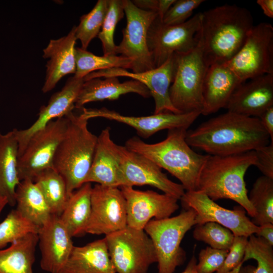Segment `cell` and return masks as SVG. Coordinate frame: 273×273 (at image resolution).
<instances>
[{"label": "cell", "mask_w": 273, "mask_h": 273, "mask_svg": "<svg viewBox=\"0 0 273 273\" xmlns=\"http://www.w3.org/2000/svg\"><path fill=\"white\" fill-rule=\"evenodd\" d=\"M269 136L258 118L227 111L187 130L186 141L208 155L237 154L267 145Z\"/></svg>", "instance_id": "6da1fadb"}, {"label": "cell", "mask_w": 273, "mask_h": 273, "mask_svg": "<svg viewBox=\"0 0 273 273\" xmlns=\"http://www.w3.org/2000/svg\"><path fill=\"white\" fill-rule=\"evenodd\" d=\"M253 25L250 11L235 4L201 13L200 35L208 66L229 61L241 49Z\"/></svg>", "instance_id": "7a4b0ae2"}, {"label": "cell", "mask_w": 273, "mask_h": 273, "mask_svg": "<svg viewBox=\"0 0 273 273\" xmlns=\"http://www.w3.org/2000/svg\"><path fill=\"white\" fill-rule=\"evenodd\" d=\"M188 129L168 130L166 139L148 144L137 136L125 142L131 151L149 159L178 179L186 191H195L202 167L208 156L195 152L186 141Z\"/></svg>", "instance_id": "3957f363"}, {"label": "cell", "mask_w": 273, "mask_h": 273, "mask_svg": "<svg viewBox=\"0 0 273 273\" xmlns=\"http://www.w3.org/2000/svg\"><path fill=\"white\" fill-rule=\"evenodd\" d=\"M256 162L254 151L226 156L208 155L197 190L214 201L221 199L233 200L252 218L255 210L248 199L244 176L248 169L255 166Z\"/></svg>", "instance_id": "277c9868"}, {"label": "cell", "mask_w": 273, "mask_h": 273, "mask_svg": "<svg viewBox=\"0 0 273 273\" xmlns=\"http://www.w3.org/2000/svg\"><path fill=\"white\" fill-rule=\"evenodd\" d=\"M67 127L55 154L53 168L65 180L69 197L85 183L98 136L87 127L88 120L72 111L67 114Z\"/></svg>", "instance_id": "5b68a950"}, {"label": "cell", "mask_w": 273, "mask_h": 273, "mask_svg": "<svg viewBox=\"0 0 273 273\" xmlns=\"http://www.w3.org/2000/svg\"><path fill=\"white\" fill-rule=\"evenodd\" d=\"M175 68L169 88L173 107L180 113L198 111L203 106V85L209 67L200 38L197 45L185 53H174Z\"/></svg>", "instance_id": "8992f818"}, {"label": "cell", "mask_w": 273, "mask_h": 273, "mask_svg": "<svg viewBox=\"0 0 273 273\" xmlns=\"http://www.w3.org/2000/svg\"><path fill=\"white\" fill-rule=\"evenodd\" d=\"M196 213L189 208L178 215L151 220L144 229L153 244L158 263V273H173L186 258L180 247L185 234L196 225Z\"/></svg>", "instance_id": "52a82bcc"}, {"label": "cell", "mask_w": 273, "mask_h": 273, "mask_svg": "<svg viewBox=\"0 0 273 273\" xmlns=\"http://www.w3.org/2000/svg\"><path fill=\"white\" fill-rule=\"evenodd\" d=\"M104 239L116 273H147L157 261L153 244L144 230L127 225Z\"/></svg>", "instance_id": "ba28073f"}, {"label": "cell", "mask_w": 273, "mask_h": 273, "mask_svg": "<svg viewBox=\"0 0 273 273\" xmlns=\"http://www.w3.org/2000/svg\"><path fill=\"white\" fill-rule=\"evenodd\" d=\"M242 83L273 74V27L268 22L253 25L237 53L225 63Z\"/></svg>", "instance_id": "9c48e42d"}, {"label": "cell", "mask_w": 273, "mask_h": 273, "mask_svg": "<svg viewBox=\"0 0 273 273\" xmlns=\"http://www.w3.org/2000/svg\"><path fill=\"white\" fill-rule=\"evenodd\" d=\"M201 12L177 25L164 24L158 17L151 25L147 43L155 68L164 64L174 53H185L198 43L201 29Z\"/></svg>", "instance_id": "30bf717a"}, {"label": "cell", "mask_w": 273, "mask_h": 273, "mask_svg": "<svg viewBox=\"0 0 273 273\" xmlns=\"http://www.w3.org/2000/svg\"><path fill=\"white\" fill-rule=\"evenodd\" d=\"M126 25L122 30L123 37L116 46V54L129 59L130 69L139 73L155 68L149 52L147 36L149 29L158 16L156 12L141 9L130 0H123Z\"/></svg>", "instance_id": "8fae6325"}, {"label": "cell", "mask_w": 273, "mask_h": 273, "mask_svg": "<svg viewBox=\"0 0 273 273\" xmlns=\"http://www.w3.org/2000/svg\"><path fill=\"white\" fill-rule=\"evenodd\" d=\"M66 116L49 122L29 139L18 159V172L20 181L34 180L43 170L53 167L55 154L67 127Z\"/></svg>", "instance_id": "7c38bea8"}, {"label": "cell", "mask_w": 273, "mask_h": 273, "mask_svg": "<svg viewBox=\"0 0 273 273\" xmlns=\"http://www.w3.org/2000/svg\"><path fill=\"white\" fill-rule=\"evenodd\" d=\"M120 188L150 186L179 200L185 191L180 184L170 180L162 169L146 157L118 145Z\"/></svg>", "instance_id": "4fadbf2b"}, {"label": "cell", "mask_w": 273, "mask_h": 273, "mask_svg": "<svg viewBox=\"0 0 273 273\" xmlns=\"http://www.w3.org/2000/svg\"><path fill=\"white\" fill-rule=\"evenodd\" d=\"M90 203L86 233L106 236L127 226L126 201L119 188L95 185L92 189Z\"/></svg>", "instance_id": "5bb4252c"}, {"label": "cell", "mask_w": 273, "mask_h": 273, "mask_svg": "<svg viewBox=\"0 0 273 273\" xmlns=\"http://www.w3.org/2000/svg\"><path fill=\"white\" fill-rule=\"evenodd\" d=\"M180 200L185 208L195 211L196 225L216 222L230 230L235 236L249 237L258 231L259 226L246 215L243 208H224L199 190L185 192Z\"/></svg>", "instance_id": "9a60e30c"}, {"label": "cell", "mask_w": 273, "mask_h": 273, "mask_svg": "<svg viewBox=\"0 0 273 273\" xmlns=\"http://www.w3.org/2000/svg\"><path fill=\"white\" fill-rule=\"evenodd\" d=\"M175 68L174 54L164 64L153 69L134 73L120 68H113L92 72L83 78L84 81L94 78L126 77L143 83L149 90L155 102L154 114L164 112L180 113L172 105L169 88Z\"/></svg>", "instance_id": "2e32d148"}, {"label": "cell", "mask_w": 273, "mask_h": 273, "mask_svg": "<svg viewBox=\"0 0 273 273\" xmlns=\"http://www.w3.org/2000/svg\"><path fill=\"white\" fill-rule=\"evenodd\" d=\"M79 115L88 120L94 118H103L126 124L133 128L138 135L148 138L164 129L188 128L201 115L198 111L185 113L164 112L151 115L133 116L122 115L105 107L100 109H87L83 107Z\"/></svg>", "instance_id": "e0dca14e"}, {"label": "cell", "mask_w": 273, "mask_h": 273, "mask_svg": "<svg viewBox=\"0 0 273 273\" xmlns=\"http://www.w3.org/2000/svg\"><path fill=\"white\" fill-rule=\"evenodd\" d=\"M120 189L126 201L127 225L135 229L144 230L153 218L169 217L179 208L178 199L169 195L130 187L123 186Z\"/></svg>", "instance_id": "ac0fdd59"}, {"label": "cell", "mask_w": 273, "mask_h": 273, "mask_svg": "<svg viewBox=\"0 0 273 273\" xmlns=\"http://www.w3.org/2000/svg\"><path fill=\"white\" fill-rule=\"evenodd\" d=\"M40 267L49 273H60L74 246L72 237L60 216L52 214L38 233Z\"/></svg>", "instance_id": "d6986e66"}, {"label": "cell", "mask_w": 273, "mask_h": 273, "mask_svg": "<svg viewBox=\"0 0 273 273\" xmlns=\"http://www.w3.org/2000/svg\"><path fill=\"white\" fill-rule=\"evenodd\" d=\"M83 83V78L74 75L69 78L61 90L54 94L48 104L40 108L38 118L30 127L22 130L14 128L19 146L18 157L35 132L51 121L65 116L72 111Z\"/></svg>", "instance_id": "ffe728a7"}, {"label": "cell", "mask_w": 273, "mask_h": 273, "mask_svg": "<svg viewBox=\"0 0 273 273\" xmlns=\"http://www.w3.org/2000/svg\"><path fill=\"white\" fill-rule=\"evenodd\" d=\"M273 106V74H266L241 84L225 108L238 114L259 118Z\"/></svg>", "instance_id": "44dd1931"}, {"label": "cell", "mask_w": 273, "mask_h": 273, "mask_svg": "<svg viewBox=\"0 0 273 273\" xmlns=\"http://www.w3.org/2000/svg\"><path fill=\"white\" fill-rule=\"evenodd\" d=\"M75 26H73L65 36L50 40L43 50V58L49 59L42 88L43 93L52 90L62 77L75 73Z\"/></svg>", "instance_id": "7402d4cb"}, {"label": "cell", "mask_w": 273, "mask_h": 273, "mask_svg": "<svg viewBox=\"0 0 273 273\" xmlns=\"http://www.w3.org/2000/svg\"><path fill=\"white\" fill-rule=\"evenodd\" d=\"M242 83L225 63L209 66L203 82L201 114L208 115L225 108L234 91Z\"/></svg>", "instance_id": "603a6c76"}, {"label": "cell", "mask_w": 273, "mask_h": 273, "mask_svg": "<svg viewBox=\"0 0 273 273\" xmlns=\"http://www.w3.org/2000/svg\"><path fill=\"white\" fill-rule=\"evenodd\" d=\"M119 173L118 145L111 139L110 128L107 127L98 136L92 163L84 184L96 183L119 188Z\"/></svg>", "instance_id": "cb8c5ba5"}, {"label": "cell", "mask_w": 273, "mask_h": 273, "mask_svg": "<svg viewBox=\"0 0 273 273\" xmlns=\"http://www.w3.org/2000/svg\"><path fill=\"white\" fill-rule=\"evenodd\" d=\"M128 93L136 94L145 98L151 96L145 85L134 79L120 82L117 77L92 78L84 81L75 108L82 109L84 105L92 102L116 100Z\"/></svg>", "instance_id": "d4e9b609"}, {"label": "cell", "mask_w": 273, "mask_h": 273, "mask_svg": "<svg viewBox=\"0 0 273 273\" xmlns=\"http://www.w3.org/2000/svg\"><path fill=\"white\" fill-rule=\"evenodd\" d=\"M60 273H116L104 238L74 246Z\"/></svg>", "instance_id": "484cf974"}, {"label": "cell", "mask_w": 273, "mask_h": 273, "mask_svg": "<svg viewBox=\"0 0 273 273\" xmlns=\"http://www.w3.org/2000/svg\"><path fill=\"white\" fill-rule=\"evenodd\" d=\"M18 143L14 128L0 132V194L11 206L16 205V190L20 182L18 172Z\"/></svg>", "instance_id": "4316f807"}, {"label": "cell", "mask_w": 273, "mask_h": 273, "mask_svg": "<svg viewBox=\"0 0 273 273\" xmlns=\"http://www.w3.org/2000/svg\"><path fill=\"white\" fill-rule=\"evenodd\" d=\"M37 234H30L0 249V273H33Z\"/></svg>", "instance_id": "83f0119b"}, {"label": "cell", "mask_w": 273, "mask_h": 273, "mask_svg": "<svg viewBox=\"0 0 273 273\" xmlns=\"http://www.w3.org/2000/svg\"><path fill=\"white\" fill-rule=\"evenodd\" d=\"M91 183L84 184L69 197L60 219L72 237L85 234L91 212Z\"/></svg>", "instance_id": "f1b7e54d"}, {"label": "cell", "mask_w": 273, "mask_h": 273, "mask_svg": "<svg viewBox=\"0 0 273 273\" xmlns=\"http://www.w3.org/2000/svg\"><path fill=\"white\" fill-rule=\"evenodd\" d=\"M16 209L24 217L39 227L52 215L41 192L31 179L20 181L16 190Z\"/></svg>", "instance_id": "f546056e"}, {"label": "cell", "mask_w": 273, "mask_h": 273, "mask_svg": "<svg viewBox=\"0 0 273 273\" xmlns=\"http://www.w3.org/2000/svg\"><path fill=\"white\" fill-rule=\"evenodd\" d=\"M33 181L43 196L52 214L60 216L68 199L63 177L52 167L41 172Z\"/></svg>", "instance_id": "4dcf8cb0"}, {"label": "cell", "mask_w": 273, "mask_h": 273, "mask_svg": "<svg viewBox=\"0 0 273 273\" xmlns=\"http://www.w3.org/2000/svg\"><path fill=\"white\" fill-rule=\"evenodd\" d=\"M248 197L255 210L252 223L257 226L273 224V179L264 175L259 177Z\"/></svg>", "instance_id": "1f68e13d"}, {"label": "cell", "mask_w": 273, "mask_h": 273, "mask_svg": "<svg viewBox=\"0 0 273 273\" xmlns=\"http://www.w3.org/2000/svg\"><path fill=\"white\" fill-rule=\"evenodd\" d=\"M76 71L74 76L83 78L88 74L113 68L130 69L131 61L121 55L97 56L81 48H75Z\"/></svg>", "instance_id": "d6a6232c"}, {"label": "cell", "mask_w": 273, "mask_h": 273, "mask_svg": "<svg viewBox=\"0 0 273 273\" xmlns=\"http://www.w3.org/2000/svg\"><path fill=\"white\" fill-rule=\"evenodd\" d=\"M249 237L242 262L253 259L256 261L257 266H242L241 273H273V246L254 235Z\"/></svg>", "instance_id": "836d02e7"}, {"label": "cell", "mask_w": 273, "mask_h": 273, "mask_svg": "<svg viewBox=\"0 0 273 273\" xmlns=\"http://www.w3.org/2000/svg\"><path fill=\"white\" fill-rule=\"evenodd\" d=\"M109 5V0H99L93 9L83 15L75 28V36L81 44V49L86 50L90 41L100 33Z\"/></svg>", "instance_id": "e575fe53"}, {"label": "cell", "mask_w": 273, "mask_h": 273, "mask_svg": "<svg viewBox=\"0 0 273 273\" xmlns=\"http://www.w3.org/2000/svg\"><path fill=\"white\" fill-rule=\"evenodd\" d=\"M39 228L16 209L12 210L0 223V249L28 234H38Z\"/></svg>", "instance_id": "d590c367"}, {"label": "cell", "mask_w": 273, "mask_h": 273, "mask_svg": "<svg viewBox=\"0 0 273 273\" xmlns=\"http://www.w3.org/2000/svg\"><path fill=\"white\" fill-rule=\"evenodd\" d=\"M124 16L123 0H109L107 12L98 36L102 45L104 55H117L114 34L118 23Z\"/></svg>", "instance_id": "8d00e7d4"}, {"label": "cell", "mask_w": 273, "mask_h": 273, "mask_svg": "<svg viewBox=\"0 0 273 273\" xmlns=\"http://www.w3.org/2000/svg\"><path fill=\"white\" fill-rule=\"evenodd\" d=\"M193 237L208 244L212 248L229 250L234 235L227 228L216 222H208L196 225L193 231Z\"/></svg>", "instance_id": "74e56055"}, {"label": "cell", "mask_w": 273, "mask_h": 273, "mask_svg": "<svg viewBox=\"0 0 273 273\" xmlns=\"http://www.w3.org/2000/svg\"><path fill=\"white\" fill-rule=\"evenodd\" d=\"M204 0H176L162 19L164 24L177 25L188 21L193 11L197 8Z\"/></svg>", "instance_id": "f35d334b"}, {"label": "cell", "mask_w": 273, "mask_h": 273, "mask_svg": "<svg viewBox=\"0 0 273 273\" xmlns=\"http://www.w3.org/2000/svg\"><path fill=\"white\" fill-rule=\"evenodd\" d=\"M229 250H221L207 247L202 249L196 264L198 273H213L217 271L222 265Z\"/></svg>", "instance_id": "ab89813d"}, {"label": "cell", "mask_w": 273, "mask_h": 273, "mask_svg": "<svg viewBox=\"0 0 273 273\" xmlns=\"http://www.w3.org/2000/svg\"><path fill=\"white\" fill-rule=\"evenodd\" d=\"M248 237L235 236L233 242L229 249L228 255L220 268L216 273H230L237 267L243 265Z\"/></svg>", "instance_id": "60d3db41"}, {"label": "cell", "mask_w": 273, "mask_h": 273, "mask_svg": "<svg viewBox=\"0 0 273 273\" xmlns=\"http://www.w3.org/2000/svg\"><path fill=\"white\" fill-rule=\"evenodd\" d=\"M255 165L263 175L273 179V142L254 150Z\"/></svg>", "instance_id": "b9f144b4"}, {"label": "cell", "mask_w": 273, "mask_h": 273, "mask_svg": "<svg viewBox=\"0 0 273 273\" xmlns=\"http://www.w3.org/2000/svg\"><path fill=\"white\" fill-rule=\"evenodd\" d=\"M258 118L271 142H273V106L265 111Z\"/></svg>", "instance_id": "7bdbcfd3"}, {"label": "cell", "mask_w": 273, "mask_h": 273, "mask_svg": "<svg viewBox=\"0 0 273 273\" xmlns=\"http://www.w3.org/2000/svg\"><path fill=\"white\" fill-rule=\"evenodd\" d=\"M258 226L259 230L256 235L273 246V224L267 223Z\"/></svg>", "instance_id": "ee69618b"}, {"label": "cell", "mask_w": 273, "mask_h": 273, "mask_svg": "<svg viewBox=\"0 0 273 273\" xmlns=\"http://www.w3.org/2000/svg\"><path fill=\"white\" fill-rule=\"evenodd\" d=\"M133 4L138 8L147 11L157 12L158 0H133Z\"/></svg>", "instance_id": "f6af8a7d"}, {"label": "cell", "mask_w": 273, "mask_h": 273, "mask_svg": "<svg viewBox=\"0 0 273 273\" xmlns=\"http://www.w3.org/2000/svg\"><path fill=\"white\" fill-rule=\"evenodd\" d=\"M176 0H158L157 13L162 20L165 14L169 10Z\"/></svg>", "instance_id": "bcb514c9"}, {"label": "cell", "mask_w": 273, "mask_h": 273, "mask_svg": "<svg viewBox=\"0 0 273 273\" xmlns=\"http://www.w3.org/2000/svg\"><path fill=\"white\" fill-rule=\"evenodd\" d=\"M256 3L260 7L265 16L270 18H273L272 0H257Z\"/></svg>", "instance_id": "7dc6e473"}, {"label": "cell", "mask_w": 273, "mask_h": 273, "mask_svg": "<svg viewBox=\"0 0 273 273\" xmlns=\"http://www.w3.org/2000/svg\"><path fill=\"white\" fill-rule=\"evenodd\" d=\"M197 262V260L195 256L193 255L187 264L186 268L181 273H198L196 269Z\"/></svg>", "instance_id": "c3c4849f"}, {"label": "cell", "mask_w": 273, "mask_h": 273, "mask_svg": "<svg viewBox=\"0 0 273 273\" xmlns=\"http://www.w3.org/2000/svg\"><path fill=\"white\" fill-rule=\"evenodd\" d=\"M7 204H8L7 199L0 194V215L3 209Z\"/></svg>", "instance_id": "681fc988"}, {"label": "cell", "mask_w": 273, "mask_h": 273, "mask_svg": "<svg viewBox=\"0 0 273 273\" xmlns=\"http://www.w3.org/2000/svg\"><path fill=\"white\" fill-rule=\"evenodd\" d=\"M230 273H241V272L240 271V269L235 268L231 271Z\"/></svg>", "instance_id": "f907efd6"}]
</instances>
